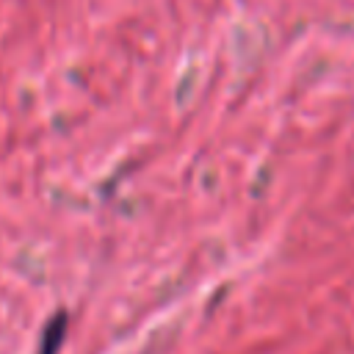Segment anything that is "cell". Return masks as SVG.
Returning <instances> with one entry per match:
<instances>
[{
  "instance_id": "1",
  "label": "cell",
  "mask_w": 354,
  "mask_h": 354,
  "mask_svg": "<svg viewBox=\"0 0 354 354\" xmlns=\"http://www.w3.org/2000/svg\"><path fill=\"white\" fill-rule=\"evenodd\" d=\"M64 329H66L64 315L53 318V321L47 324V332H44V346H41V351H39V354H58L61 340H64Z\"/></svg>"
}]
</instances>
